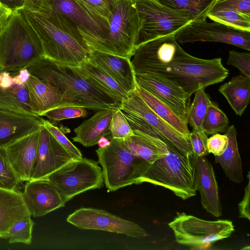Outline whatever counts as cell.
<instances>
[{"mask_svg":"<svg viewBox=\"0 0 250 250\" xmlns=\"http://www.w3.org/2000/svg\"><path fill=\"white\" fill-rule=\"evenodd\" d=\"M13 12L0 3V30L6 22Z\"/></svg>","mask_w":250,"mask_h":250,"instance_id":"47","label":"cell"},{"mask_svg":"<svg viewBox=\"0 0 250 250\" xmlns=\"http://www.w3.org/2000/svg\"><path fill=\"white\" fill-rule=\"evenodd\" d=\"M42 122L43 125L75 159H80L83 157L81 151L70 141L60 129L47 120L43 119Z\"/></svg>","mask_w":250,"mask_h":250,"instance_id":"38","label":"cell"},{"mask_svg":"<svg viewBox=\"0 0 250 250\" xmlns=\"http://www.w3.org/2000/svg\"><path fill=\"white\" fill-rule=\"evenodd\" d=\"M44 57L41 41L20 10L0 30V70L16 72Z\"/></svg>","mask_w":250,"mask_h":250,"instance_id":"3","label":"cell"},{"mask_svg":"<svg viewBox=\"0 0 250 250\" xmlns=\"http://www.w3.org/2000/svg\"><path fill=\"white\" fill-rule=\"evenodd\" d=\"M27 9L31 11L44 13L45 11L39 0H24Z\"/></svg>","mask_w":250,"mask_h":250,"instance_id":"46","label":"cell"},{"mask_svg":"<svg viewBox=\"0 0 250 250\" xmlns=\"http://www.w3.org/2000/svg\"><path fill=\"white\" fill-rule=\"evenodd\" d=\"M110 129L112 139H124L133 134L124 113L118 107L112 115Z\"/></svg>","mask_w":250,"mask_h":250,"instance_id":"36","label":"cell"},{"mask_svg":"<svg viewBox=\"0 0 250 250\" xmlns=\"http://www.w3.org/2000/svg\"><path fill=\"white\" fill-rule=\"evenodd\" d=\"M218 91L235 113L241 116L250 103V78L242 75L233 77L222 84Z\"/></svg>","mask_w":250,"mask_h":250,"instance_id":"28","label":"cell"},{"mask_svg":"<svg viewBox=\"0 0 250 250\" xmlns=\"http://www.w3.org/2000/svg\"><path fill=\"white\" fill-rule=\"evenodd\" d=\"M43 119L40 116L0 109V147H5L40 129Z\"/></svg>","mask_w":250,"mask_h":250,"instance_id":"22","label":"cell"},{"mask_svg":"<svg viewBox=\"0 0 250 250\" xmlns=\"http://www.w3.org/2000/svg\"><path fill=\"white\" fill-rule=\"evenodd\" d=\"M136 90L146 104L158 116L180 133L190 137L188 124L166 104L146 90L137 86Z\"/></svg>","mask_w":250,"mask_h":250,"instance_id":"29","label":"cell"},{"mask_svg":"<svg viewBox=\"0 0 250 250\" xmlns=\"http://www.w3.org/2000/svg\"><path fill=\"white\" fill-rule=\"evenodd\" d=\"M194 93L193 100L189 107L188 123L192 129L202 130L203 121L211 101L205 92V88H200Z\"/></svg>","mask_w":250,"mask_h":250,"instance_id":"31","label":"cell"},{"mask_svg":"<svg viewBox=\"0 0 250 250\" xmlns=\"http://www.w3.org/2000/svg\"><path fill=\"white\" fill-rule=\"evenodd\" d=\"M31 216L41 217L65 206L60 193L47 179L26 181L22 192Z\"/></svg>","mask_w":250,"mask_h":250,"instance_id":"18","label":"cell"},{"mask_svg":"<svg viewBox=\"0 0 250 250\" xmlns=\"http://www.w3.org/2000/svg\"><path fill=\"white\" fill-rule=\"evenodd\" d=\"M137 86L146 90L169 106L185 123L190 96L170 81L156 75L135 74Z\"/></svg>","mask_w":250,"mask_h":250,"instance_id":"15","label":"cell"},{"mask_svg":"<svg viewBox=\"0 0 250 250\" xmlns=\"http://www.w3.org/2000/svg\"><path fill=\"white\" fill-rule=\"evenodd\" d=\"M192 56L180 46L175 35H170L135 47L131 62L135 74H153Z\"/></svg>","mask_w":250,"mask_h":250,"instance_id":"10","label":"cell"},{"mask_svg":"<svg viewBox=\"0 0 250 250\" xmlns=\"http://www.w3.org/2000/svg\"><path fill=\"white\" fill-rule=\"evenodd\" d=\"M175 37L181 43L218 42L250 51V31L237 29L215 21L191 22L180 29Z\"/></svg>","mask_w":250,"mask_h":250,"instance_id":"11","label":"cell"},{"mask_svg":"<svg viewBox=\"0 0 250 250\" xmlns=\"http://www.w3.org/2000/svg\"><path fill=\"white\" fill-rule=\"evenodd\" d=\"M168 225L177 243L194 248L207 247L227 238L234 230L230 220L207 221L185 212H177Z\"/></svg>","mask_w":250,"mask_h":250,"instance_id":"8","label":"cell"},{"mask_svg":"<svg viewBox=\"0 0 250 250\" xmlns=\"http://www.w3.org/2000/svg\"><path fill=\"white\" fill-rule=\"evenodd\" d=\"M10 73L0 70V109L37 116L32 110L26 85L30 76L28 70L23 68L14 75Z\"/></svg>","mask_w":250,"mask_h":250,"instance_id":"17","label":"cell"},{"mask_svg":"<svg viewBox=\"0 0 250 250\" xmlns=\"http://www.w3.org/2000/svg\"><path fill=\"white\" fill-rule=\"evenodd\" d=\"M50 10L68 18L80 31L88 44L106 38L108 21L79 4L75 0H47Z\"/></svg>","mask_w":250,"mask_h":250,"instance_id":"13","label":"cell"},{"mask_svg":"<svg viewBox=\"0 0 250 250\" xmlns=\"http://www.w3.org/2000/svg\"><path fill=\"white\" fill-rule=\"evenodd\" d=\"M225 134L229 138L228 146L225 152L215 156V162L219 163L226 176L234 183L240 184L243 181L242 162L239 151L235 127H228Z\"/></svg>","mask_w":250,"mask_h":250,"instance_id":"27","label":"cell"},{"mask_svg":"<svg viewBox=\"0 0 250 250\" xmlns=\"http://www.w3.org/2000/svg\"><path fill=\"white\" fill-rule=\"evenodd\" d=\"M21 182L9 162L5 147H0V188L16 190Z\"/></svg>","mask_w":250,"mask_h":250,"instance_id":"35","label":"cell"},{"mask_svg":"<svg viewBox=\"0 0 250 250\" xmlns=\"http://www.w3.org/2000/svg\"><path fill=\"white\" fill-rule=\"evenodd\" d=\"M74 159L42 125L40 129L37 156L30 180L46 179L51 174Z\"/></svg>","mask_w":250,"mask_h":250,"instance_id":"16","label":"cell"},{"mask_svg":"<svg viewBox=\"0 0 250 250\" xmlns=\"http://www.w3.org/2000/svg\"><path fill=\"white\" fill-rule=\"evenodd\" d=\"M79 4L105 19L111 15L112 1L108 0H75Z\"/></svg>","mask_w":250,"mask_h":250,"instance_id":"42","label":"cell"},{"mask_svg":"<svg viewBox=\"0 0 250 250\" xmlns=\"http://www.w3.org/2000/svg\"><path fill=\"white\" fill-rule=\"evenodd\" d=\"M41 128L5 147L9 162L21 182L30 180L37 156Z\"/></svg>","mask_w":250,"mask_h":250,"instance_id":"19","label":"cell"},{"mask_svg":"<svg viewBox=\"0 0 250 250\" xmlns=\"http://www.w3.org/2000/svg\"><path fill=\"white\" fill-rule=\"evenodd\" d=\"M87 61L106 72L127 92L136 89L135 73L130 59L91 48Z\"/></svg>","mask_w":250,"mask_h":250,"instance_id":"21","label":"cell"},{"mask_svg":"<svg viewBox=\"0 0 250 250\" xmlns=\"http://www.w3.org/2000/svg\"><path fill=\"white\" fill-rule=\"evenodd\" d=\"M43 8L45 13L42 14H46L50 11V8L48 4L47 0H39Z\"/></svg>","mask_w":250,"mask_h":250,"instance_id":"48","label":"cell"},{"mask_svg":"<svg viewBox=\"0 0 250 250\" xmlns=\"http://www.w3.org/2000/svg\"><path fill=\"white\" fill-rule=\"evenodd\" d=\"M29 73L57 89L61 107L78 106L93 110L116 109L119 104L91 85L74 66L43 57L26 68Z\"/></svg>","mask_w":250,"mask_h":250,"instance_id":"2","label":"cell"},{"mask_svg":"<svg viewBox=\"0 0 250 250\" xmlns=\"http://www.w3.org/2000/svg\"><path fill=\"white\" fill-rule=\"evenodd\" d=\"M116 109L100 110L83 122L74 129L76 135L72 138L73 141L88 147L98 144L102 138L106 136L111 139L110 124Z\"/></svg>","mask_w":250,"mask_h":250,"instance_id":"23","label":"cell"},{"mask_svg":"<svg viewBox=\"0 0 250 250\" xmlns=\"http://www.w3.org/2000/svg\"><path fill=\"white\" fill-rule=\"evenodd\" d=\"M247 177L248 183L245 188V193L242 200L238 204L239 218H244L250 220V175L248 171Z\"/></svg>","mask_w":250,"mask_h":250,"instance_id":"44","label":"cell"},{"mask_svg":"<svg viewBox=\"0 0 250 250\" xmlns=\"http://www.w3.org/2000/svg\"><path fill=\"white\" fill-rule=\"evenodd\" d=\"M31 215L18 189L0 188V238H7L10 226L17 220Z\"/></svg>","mask_w":250,"mask_h":250,"instance_id":"25","label":"cell"},{"mask_svg":"<svg viewBox=\"0 0 250 250\" xmlns=\"http://www.w3.org/2000/svg\"><path fill=\"white\" fill-rule=\"evenodd\" d=\"M75 67L88 83L109 96L116 103L119 104L127 98L129 93L104 70L92 64L87 60L79 66Z\"/></svg>","mask_w":250,"mask_h":250,"instance_id":"26","label":"cell"},{"mask_svg":"<svg viewBox=\"0 0 250 250\" xmlns=\"http://www.w3.org/2000/svg\"><path fill=\"white\" fill-rule=\"evenodd\" d=\"M227 64L236 67L243 76L250 78V52L229 51Z\"/></svg>","mask_w":250,"mask_h":250,"instance_id":"39","label":"cell"},{"mask_svg":"<svg viewBox=\"0 0 250 250\" xmlns=\"http://www.w3.org/2000/svg\"><path fill=\"white\" fill-rule=\"evenodd\" d=\"M195 156H186L169 144L168 152L150 164L140 184L146 182L168 189L183 200L196 195Z\"/></svg>","mask_w":250,"mask_h":250,"instance_id":"4","label":"cell"},{"mask_svg":"<svg viewBox=\"0 0 250 250\" xmlns=\"http://www.w3.org/2000/svg\"><path fill=\"white\" fill-rule=\"evenodd\" d=\"M26 85L30 106L36 115L42 116L48 110L62 106V95L51 85L30 74Z\"/></svg>","mask_w":250,"mask_h":250,"instance_id":"24","label":"cell"},{"mask_svg":"<svg viewBox=\"0 0 250 250\" xmlns=\"http://www.w3.org/2000/svg\"><path fill=\"white\" fill-rule=\"evenodd\" d=\"M66 221L81 229L103 230L136 238L147 235L146 230L137 223L103 209L81 208L70 214Z\"/></svg>","mask_w":250,"mask_h":250,"instance_id":"12","label":"cell"},{"mask_svg":"<svg viewBox=\"0 0 250 250\" xmlns=\"http://www.w3.org/2000/svg\"><path fill=\"white\" fill-rule=\"evenodd\" d=\"M20 10L38 36L45 57L74 67L87 60L91 48L66 16L52 10L46 14Z\"/></svg>","mask_w":250,"mask_h":250,"instance_id":"1","label":"cell"},{"mask_svg":"<svg viewBox=\"0 0 250 250\" xmlns=\"http://www.w3.org/2000/svg\"><path fill=\"white\" fill-rule=\"evenodd\" d=\"M87 114L85 108L78 106H64L53 108L43 113L50 120L59 121L65 119L85 117Z\"/></svg>","mask_w":250,"mask_h":250,"instance_id":"37","label":"cell"},{"mask_svg":"<svg viewBox=\"0 0 250 250\" xmlns=\"http://www.w3.org/2000/svg\"><path fill=\"white\" fill-rule=\"evenodd\" d=\"M228 10L250 15V0H215L209 11Z\"/></svg>","mask_w":250,"mask_h":250,"instance_id":"40","label":"cell"},{"mask_svg":"<svg viewBox=\"0 0 250 250\" xmlns=\"http://www.w3.org/2000/svg\"><path fill=\"white\" fill-rule=\"evenodd\" d=\"M190 138L193 153L196 157H205L209 154L207 148V135L202 130L192 129Z\"/></svg>","mask_w":250,"mask_h":250,"instance_id":"41","label":"cell"},{"mask_svg":"<svg viewBox=\"0 0 250 250\" xmlns=\"http://www.w3.org/2000/svg\"><path fill=\"white\" fill-rule=\"evenodd\" d=\"M46 179L56 188L65 203L82 193L100 188L104 183L98 163L83 157L70 161Z\"/></svg>","mask_w":250,"mask_h":250,"instance_id":"9","label":"cell"},{"mask_svg":"<svg viewBox=\"0 0 250 250\" xmlns=\"http://www.w3.org/2000/svg\"><path fill=\"white\" fill-rule=\"evenodd\" d=\"M139 20L135 46L151 40L175 35L191 21L184 14L156 0H133Z\"/></svg>","mask_w":250,"mask_h":250,"instance_id":"7","label":"cell"},{"mask_svg":"<svg viewBox=\"0 0 250 250\" xmlns=\"http://www.w3.org/2000/svg\"><path fill=\"white\" fill-rule=\"evenodd\" d=\"M0 3L13 12L26 8L24 0H0Z\"/></svg>","mask_w":250,"mask_h":250,"instance_id":"45","label":"cell"},{"mask_svg":"<svg viewBox=\"0 0 250 250\" xmlns=\"http://www.w3.org/2000/svg\"><path fill=\"white\" fill-rule=\"evenodd\" d=\"M118 108L144 120L186 156H195L190 137L180 133L155 114L143 101L136 88L128 93Z\"/></svg>","mask_w":250,"mask_h":250,"instance_id":"14","label":"cell"},{"mask_svg":"<svg viewBox=\"0 0 250 250\" xmlns=\"http://www.w3.org/2000/svg\"><path fill=\"white\" fill-rule=\"evenodd\" d=\"M226 114L211 101L203 121L202 128L207 135L225 133L229 125Z\"/></svg>","mask_w":250,"mask_h":250,"instance_id":"32","label":"cell"},{"mask_svg":"<svg viewBox=\"0 0 250 250\" xmlns=\"http://www.w3.org/2000/svg\"><path fill=\"white\" fill-rule=\"evenodd\" d=\"M194 174L203 208L216 217L221 216L219 188L212 165L205 157L195 156Z\"/></svg>","mask_w":250,"mask_h":250,"instance_id":"20","label":"cell"},{"mask_svg":"<svg viewBox=\"0 0 250 250\" xmlns=\"http://www.w3.org/2000/svg\"><path fill=\"white\" fill-rule=\"evenodd\" d=\"M102 167L104 183L111 191L133 184L141 179L150 163L130 153L121 139L110 140L108 144L96 150Z\"/></svg>","mask_w":250,"mask_h":250,"instance_id":"5","label":"cell"},{"mask_svg":"<svg viewBox=\"0 0 250 250\" xmlns=\"http://www.w3.org/2000/svg\"><path fill=\"white\" fill-rule=\"evenodd\" d=\"M229 144V138L225 134L217 133L208 139L207 148L209 153L215 156L222 155L226 150Z\"/></svg>","mask_w":250,"mask_h":250,"instance_id":"43","label":"cell"},{"mask_svg":"<svg viewBox=\"0 0 250 250\" xmlns=\"http://www.w3.org/2000/svg\"><path fill=\"white\" fill-rule=\"evenodd\" d=\"M108 0L111 1H113V0Z\"/></svg>","mask_w":250,"mask_h":250,"instance_id":"49","label":"cell"},{"mask_svg":"<svg viewBox=\"0 0 250 250\" xmlns=\"http://www.w3.org/2000/svg\"><path fill=\"white\" fill-rule=\"evenodd\" d=\"M161 4L185 15L191 22L206 20L215 0H156Z\"/></svg>","mask_w":250,"mask_h":250,"instance_id":"30","label":"cell"},{"mask_svg":"<svg viewBox=\"0 0 250 250\" xmlns=\"http://www.w3.org/2000/svg\"><path fill=\"white\" fill-rule=\"evenodd\" d=\"M207 18L237 29L250 31V15L235 11L218 10L209 11Z\"/></svg>","mask_w":250,"mask_h":250,"instance_id":"33","label":"cell"},{"mask_svg":"<svg viewBox=\"0 0 250 250\" xmlns=\"http://www.w3.org/2000/svg\"><path fill=\"white\" fill-rule=\"evenodd\" d=\"M106 38L91 43L90 48L131 59L139 29V20L133 0H114L108 20Z\"/></svg>","mask_w":250,"mask_h":250,"instance_id":"6","label":"cell"},{"mask_svg":"<svg viewBox=\"0 0 250 250\" xmlns=\"http://www.w3.org/2000/svg\"><path fill=\"white\" fill-rule=\"evenodd\" d=\"M34 223L28 215L15 221L9 228L7 239L10 244L21 243L30 245L32 242Z\"/></svg>","mask_w":250,"mask_h":250,"instance_id":"34","label":"cell"}]
</instances>
